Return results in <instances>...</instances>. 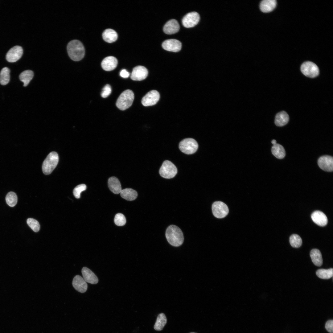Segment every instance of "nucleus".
<instances>
[{"label": "nucleus", "mask_w": 333, "mask_h": 333, "mask_svg": "<svg viewBox=\"0 0 333 333\" xmlns=\"http://www.w3.org/2000/svg\"><path fill=\"white\" fill-rule=\"evenodd\" d=\"M166 236L169 243L175 247L180 246L184 241V237L181 229L178 226L171 225L168 227L166 232Z\"/></svg>", "instance_id": "1"}, {"label": "nucleus", "mask_w": 333, "mask_h": 333, "mask_svg": "<svg viewBox=\"0 0 333 333\" xmlns=\"http://www.w3.org/2000/svg\"><path fill=\"white\" fill-rule=\"evenodd\" d=\"M67 50L69 57L73 61H80L84 56V47L81 42L78 40H73L69 42L67 46Z\"/></svg>", "instance_id": "2"}, {"label": "nucleus", "mask_w": 333, "mask_h": 333, "mask_svg": "<svg viewBox=\"0 0 333 333\" xmlns=\"http://www.w3.org/2000/svg\"><path fill=\"white\" fill-rule=\"evenodd\" d=\"M134 99V94L133 91L130 89L125 90L119 96L116 105L120 110H124L131 106Z\"/></svg>", "instance_id": "3"}, {"label": "nucleus", "mask_w": 333, "mask_h": 333, "mask_svg": "<svg viewBox=\"0 0 333 333\" xmlns=\"http://www.w3.org/2000/svg\"><path fill=\"white\" fill-rule=\"evenodd\" d=\"M59 160V156L56 152H50L43 162L42 169L46 175L50 174L56 166Z\"/></svg>", "instance_id": "4"}, {"label": "nucleus", "mask_w": 333, "mask_h": 333, "mask_svg": "<svg viewBox=\"0 0 333 333\" xmlns=\"http://www.w3.org/2000/svg\"><path fill=\"white\" fill-rule=\"evenodd\" d=\"M177 173V169L175 165L169 160L163 162L161 167L159 173L163 178L169 179L174 177Z\"/></svg>", "instance_id": "5"}, {"label": "nucleus", "mask_w": 333, "mask_h": 333, "mask_svg": "<svg viewBox=\"0 0 333 333\" xmlns=\"http://www.w3.org/2000/svg\"><path fill=\"white\" fill-rule=\"evenodd\" d=\"M198 145L197 142L192 138H187L181 141L179 145L180 150L183 153L191 154L197 150Z\"/></svg>", "instance_id": "6"}, {"label": "nucleus", "mask_w": 333, "mask_h": 333, "mask_svg": "<svg viewBox=\"0 0 333 333\" xmlns=\"http://www.w3.org/2000/svg\"><path fill=\"white\" fill-rule=\"evenodd\" d=\"M301 71L305 76L311 78L317 76L319 73L318 66L314 63L309 61L305 62L302 64Z\"/></svg>", "instance_id": "7"}, {"label": "nucleus", "mask_w": 333, "mask_h": 333, "mask_svg": "<svg viewBox=\"0 0 333 333\" xmlns=\"http://www.w3.org/2000/svg\"><path fill=\"white\" fill-rule=\"evenodd\" d=\"M212 210L213 215L218 218L224 217L229 212L227 205L220 201H216L213 203L212 205Z\"/></svg>", "instance_id": "8"}, {"label": "nucleus", "mask_w": 333, "mask_h": 333, "mask_svg": "<svg viewBox=\"0 0 333 333\" xmlns=\"http://www.w3.org/2000/svg\"><path fill=\"white\" fill-rule=\"evenodd\" d=\"M200 16L196 12H191L187 14L183 18L182 23L186 28H191L196 25L199 21Z\"/></svg>", "instance_id": "9"}, {"label": "nucleus", "mask_w": 333, "mask_h": 333, "mask_svg": "<svg viewBox=\"0 0 333 333\" xmlns=\"http://www.w3.org/2000/svg\"><path fill=\"white\" fill-rule=\"evenodd\" d=\"M160 95L158 91L155 90L150 91L142 98L141 102L145 106H152L155 105L158 101Z\"/></svg>", "instance_id": "10"}, {"label": "nucleus", "mask_w": 333, "mask_h": 333, "mask_svg": "<svg viewBox=\"0 0 333 333\" xmlns=\"http://www.w3.org/2000/svg\"><path fill=\"white\" fill-rule=\"evenodd\" d=\"M23 54L21 47L15 46L10 48L6 55V60L9 62H14L19 59Z\"/></svg>", "instance_id": "11"}, {"label": "nucleus", "mask_w": 333, "mask_h": 333, "mask_svg": "<svg viewBox=\"0 0 333 333\" xmlns=\"http://www.w3.org/2000/svg\"><path fill=\"white\" fill-rule=\"evenodd\" d=\"M319 167L327 172H331L333 170V158L329 155H324L320 157L318 161Z\"/></svg>", "instance_id": "12"}, {"label": "nucleus", "mask_w": 333, "mask_h": 333, "mask_svg": "<svg viewBox=\"0 0 333 333\" xmlns=\"http://www.w3.org/2000/svg\"><path fill=\"white\" fill-rule=\"evenodd\" d=\"M162 48L165 50L174 52H177L180 50L182 43L179 40L175 39H170L165 40L162 44Z\"/></svg>", "instance_id": "13"}, {"label": "nucleus", "mask_w": 333, "mask_h": 333, "mask_svg": "<svg viewBox=\"0 0 333 333\" xmlns=\"http://www.w3.org/2000/svg\"><path fill=\"white\" fill-rule=\"evenodd\" d=\"M148 74V71L145 67L138 66L133 68L130 78L134 80L141 81L145 79Z\"/></svg>", "instance_id": "14"}, {"label": "nucleus", "mask_w": 333, "mask_h": 333, "mask_svg": "<svg viewBox=\"0 0 333 333\" xmlns=\"http://www.w3.org/2000/svg\"><path fill=\"white\" fill-rule=\"evenodd\" d=\"M72 285L76 290L81 293L85 292L88 288L86 282L79 275H76L74 277L72 282Z\"/></svg>", "instance_id": "15"}, {"label": "nucleus", "mask_w": 333, "mask_h": 333, "mask_svg": "<svg viewBox=\"0 0 333 333\" xmlns=\"http://www.w3.org/2000/svg\"><path fill=\"white\" fill-rule=\"evenodd\" d=\"M118 64L117 60L113 56H109L105 58L102 61L101 66L104 70L109 71L115 69Z\"/></svg>", "instance_id": "16"}, {"label": "nucleus", "mask_w": 333, "mask_h": 333, "mask_svg": "<svg viewBox=\"0 0 333 333\" xmlns=\"http://www.w3.org/2000/svg\"><path fill=\"white\" fill-rule=\"evenodd\" d=\"M179 28V25L177 21L175 19H171L167 21L165 24L163 31L165 34L171 35L177 32Z\"/></svg>", "instance_id": "17"}, {"label": "nucleus", "mask_w": 333, "mask_h": 333, "mask_svg": "<svg viewBox=\"0 0 333 333\" xmlns=\"http://www.w3.org/2000/svg\"><path fill=\"white\" fill-rule=\"evenodd\" d=\"M311 218L313 222L317 225L324 226L328 222L327 217L323 212L319 211H316L312 213Z\"/></svg>", "instance_id": "18"}, {"label": "nucleus", "mask_w": 333, "mask_h": 333, "mask_svg": "<svg viewBox=\"0 0 333 333\" xmlns=\"http://www.w3.org/2000/svg\"><path fill=\"white\" fill-rule=\"evenodd\" d=\"M83 278L86 282L92 284H97L98 279L97 276L90 269L86 267H83L81 270Z\"/></svg>", "instance_id": "19"}, {"label": "nucleus", "mask_w": 333, "mask_h": 333, "mask_svg": "<svg viewBox=\"0 0 333 333\" xmlns=\"http://www.w3.org/2000/svg\"><path fill=\"white\" fill-rule=\"evenodd\" d=\"M108 184L110 190L114 194H118L122 190L120 182L115 177H112L109 179Z\"/></svg>", "instance_id": "20"}, {"label": "nucleus", "mask_w": 333, "mask_h": 333, "mask_svg": "<svg viewBox=\"0 0 333 333\" xmlns=\"http://www.w3.org/2000/svg\"><path fill=\"white\" fill-rule=\"evenodd\" d=\"M276 5L277 2L275 0H264L260 3V9L263 12H269L274 10Z\"/></svg>", "instance_id": "21"}, {"label": "nucleus", "mask_w": 333, "mask_h": 333, "mask_svg": "<svg viewBox=\"0 0 333 333\" xmlns=\"http://www.w3.org/2000/svg\"><path fill=\"white\" fill-rule=\"evenodd\" d=\"M289 121V117L285 111L278 113L276 115L275 119V125L278 126H282L287 123Z\"/></svg>", "instance_id": "22"}, {"label": "nucleus", "mask_w": 333, "mask_h": 333, "mask_svg": "<svg viewBox=\"0 0 333 333\" xmlns=\"http://www.w3.org/2000/svg\"><path fill=\"white\" fill-rule=\"evenodd\" d=\"M102 37L105 42L112 43L117 40L118 35L117 33L114 30L108 29L105 30L103 32Z\"/></svg>", "instance_id": "23"}, {"label": "nucleus", "mask_w": 333, "mask_h": 333, "mask_svg": "<svg viewBox=\"0 0 333 333\" xmlns=\"http://www.w3.org/2000/svg\"><path fill=\"white\" fill-rule=\"evenodd\" d=\"M121 196L128 201H132L136 199L138 196L137 192L130 188H126L122 190L120 192Z\"/></svg>", "instance_id": "24"}, {"label": "nucleus", "mask_w": 333, "mask_h": 333, "mask_svg": "<svg viewBox=\"0 0 333 333\" xmlns=\"http://www.w3.org/2000/svg\"><path fill=\"white\" fill-rule=\"evenodd\" d=\"M310 257L313 263L316 266H320L323 264V259L320 251L317 249H312L310 252Z\"/></svg>", "instance_id": "25"}, {"label": "nucleus", "mask_w": 333, "mask_h": 333, "mask_svg": "<svg viewBox=\"0 0 333 333\" xmlns=\"http://www.w3.org/2000/svg\"><path fill=\"white\" fill-rule=\"evenodd\" d=\"M271 152L275 157L279 159L283 158L286 155L284 148L282 145L276 143L273 145L272 147Z\"/></svg>", "instance_id": "26"}, {"label": "nucleus", "mask_w": 333, "mask_h": 333, "mask_svg": "<svg viewBox=\"0 0 333 333\" xmlns=\"http://www.w3.org/2000/svg\"><path fill=\"white\" fill-rule=\"evenodd\" d=\"M34 75L33 72L30 70H25L20 74L19 76V79L23 83L24 87H26L28 84L32 79Z\"/></svg>", "instance_id": "27"}, {"label": "nucleus", "mask_w": 333, "mask_h": 333, "mask_svg": "<svg viewBox=\"0 0 333 333\" xmlns=\"http://www.w3.org/2000/svg\"><path fill=\"white\" fill-rule=\"evenodd\" d=\"M166 322L167 319L165 314L163 313L159 314L157 317L154 326V329L156 331H161L166 324Z\"/></svg>", "instance_id": "28"}, {"label": "nucleus", "mask_w": 333, "mask_h": 333, "mask_svg": "<svg viewBox=\"0 0 333 333\" xmlns=\"http://www.w3.org/2000/svg\"><path fill=\"white\" fill-rule=\"evenodd\" d=\"M10 70L7 67L3 68L0 73V83L3 85L7 84L10 80Z\"/></svg>", "instance_id": "29"}, {"label": "nucleus", "mask_w": 333, "mask_h": 333, "mask_svg": "<svg viewBox=\"0 0 333 333\" xmlns=\"http://www.w3.org/2000/svg\"><path fill=\"white\" fill-rule=\"evenodd\" d=\"M316 274L319 278L325 279H329L333 275V268L328 269H320L316 272Z\"/></svg>", "instance_id": "30"}, {"label": "nucleus", "mask_w": 333, "mask_h": 333, "mask_svg": "<svg viewBox=\"0 0 333 333\" xmlns=\"http://www.w3.org/2000/svg\"><path fill=\"white\" fill-rule=\"evenodd\" d=\"M6 200L7 204L9 206L11 207H13L16 205L17 202V195L14 192H10L7 193L6 196Z\"/></svg>", "instance_id": "31"}, {"label": "nucleus", "mask_w": 333, "mask_h": 333, "mask_svg": "<svg viewBox=\"0 0 333 333\" xmlns=\"http://www.w3.org/2000/svg\"><path fill=\"white\" fill-rule=\"evenodd\" d=\"M290 242L291 245L293 247L298 248L301 246L302 241L301 238L298 235L293 234L290 237Z\"/></svg>", "instance_id": "32"}, {"label": "nucleus", "mask_w": 333, "mask_h": 333, "mask_svg": "<svg viewBox=\"0 0 333 333\" xmlns=\"http://www.w3.org/2000/svg\"><path fill=\"white\" fill-rule=\"evenodd\" d=\"M27 223L34 232H37L39 231L40 225L39 222L36 220L29 218L27 220Z\"/></svg>", "instance_id": "33"}, {"label": "nucleus", "mask_w": 333, "mask_h": 333, "mask_svg": "<svg viewBox=\"0 0 333 333\" xmlns=\"http://www.w3.org/2000/svg\"><path fill=\"white\" fill-rule=\"evenodd\" d=\"M115 224L118 226H122L126 223L125 218L123 214L118 213L116 215L114 219Z\"/></svg>", "instance_id": "34"}, {"label": "nucleus", "mask_w": 333, "mask_h": 333, "mask_svg": "<svg viewBox=\"0 0 333 333\" xmlns=\"http://www.w3.org/2000/svg\"><path fill=\"white\" fill-rule=\"evenodd\" d=\"M87 187L85 184H82L76 186L74 189L73 194L75 197L77 199L80 197V194L81 192L85 191Z\"/></svg>", "instance_id": "35"}, {"label": "nucleus", "mask_w": 333, "mask_h": 333, "mask_svg": "<svg viewBox=\"0 0 333 333\" xmlns=\"http://www.w3.org/2000/svg\"><path fill=\"white\" fill-rule=\"evenodd\" d=\"M111 88L109 84H106L103 88L101 93V96L103 98H106L109 96L111 92Z\"/></svg>", "instance_id": "36"}, {"label": "nucleus", "mask_w": 333, "mask_h": 333, "mask_svg": "<svg viewBox=\"0 0 333 333\" xmlns=\"http://www.w3.org/2000/svg\"><path fill=\"white\" fill-rule=\"evenodd\" d=\"M325 328L327 331L330 333H332L333 331V320L327 321L325 324Z\"/></svg>", "instance_id": "37"}, {"label": "nucleus", "mask_w": 333, "mask_h": 333, "mask_svg": "<svg viewBox=\"0 0 333 333\" xmlns=\"http://www.w3.org/2000/svg\"><path fill=\"white\" fill-rule=\"evenodd\" d=\"M120 74L121 77L124 78H128L130 75L129 72L125 69L122 70L120 72Z\"/></svg>", "instance_id": "38"}, {"label": "nucleus", "mask_w": 333, "mask_h": 333, "mask_svg": "<svg viewBox=\"0 0 333 333\" xmlns=\"http://www.w3.org/2000/svg\"><path fill=\"white\" fill-rule=\"evenodd\" d=\"M271 143L272 144H273V145H274L277 143L276 140L274 139H273Z\"/></svg>", "instance_id": "39"}, {"label": "nucleus", "mask_w": 333, "mask_h": 333, "mask_svg": "<svg viewBox=\"0 0 333 333\" xmlns=\"http://www.w3.org/2000/svg\"><path fill=\"white\" fill-rule=\"evenodd\" d=\"M194 333V332H191V333Z\"/></svg>", "instance_id": "40"}]
</instances>
